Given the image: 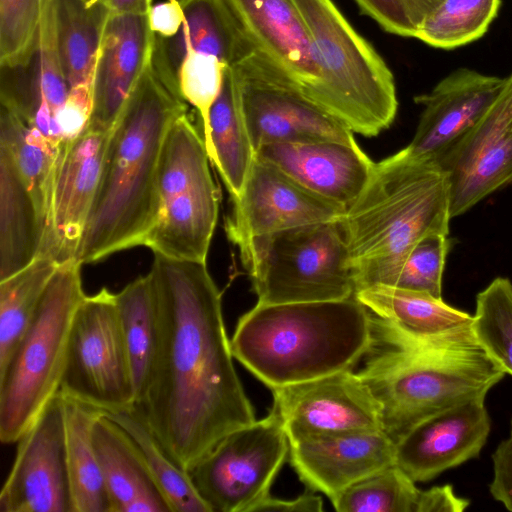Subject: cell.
<instances>
[{
	"label": "cell",
	"instance_id": "7c38bea8",
	"mask_svg": "<svg viewBox=\"0 0 512 512\" xmlns=\"http://www.w3.org/2000/svg\"><path fill=\"white\" fill-rule=\"evenodd\" d=\"M271 391L289 443L383 430L381 406L353 370Z\"/></svg>",
	"mask_w": 512,
	"mask_h": 512
},
{
	"label": "cell",
	"instance_id": "d6986e66",
	"mask_svg": "<svg viewBox=\"0 0 512 512\" xmlns=\"http://www.w3.org/2000/svg\"><path fill=\"white\" fill-rule=\"evenodd\" d=\"M507 79L460 68L429 93L415 97L423 111L415 135L406 146L408 150L433 160L485 115L502 93Z\"/></svg>",
	"mask_w": 512,
	"mask_h": 512
},
{
	"label": "cell",
	"instance_id": "3957f363",
	"mask_svg": "<svg viewBox=\"0 0 512 512\" xmlns=\"http://www.w3.org/2000/svg\"><path fill=\"white\" fill-rule=\"evenodd\" d=\"M372 341L371 313L353 296L257 302L240 317L230 346L233 357L272 390L353 370Z\"/></svg>",
	"mask_w": 512,
	"mask_h": 512
},
{
	"label": "cell",
	"instance_id": "f6af8a7d",
	"mask_svg": "<svg viewBox=\"0 0 512 512\" xmlns=\"http://www.w3.org/2000/svg\"><path fill=\"white\" fill-rule=\"evenodd\" d=\"M184 14L177 0H167L151 7L149 24L152 32L160 37L174 36L180 29Z\"/></svg>",
	"mask_w": 512,
	"mask_h": 512
},
{
	"label": "cell",
	"instance_id": "cb8c5ba5",
	"mask_svg": "<svg viewBox=\"0 0 512 512\" xmlns=\"http://www.w3.org/2000/svg\"><path fill=\"white\" fill-rule=\"evenodd\" d=\"M93 443L110 512H171L138 447L104 412L94 423Z\"/></svg>",
	"mask_w": 512,
	"mask_h": 512
},
{
	"label": "cell",
	"instance_id": "8992f818",
	"mask_svg": "<svg viewBox=\"0 0 512 512\" xmlns=\"http://www.w3.org/2000/svg\"><path fill=\"white\" fill-rule=\"evenodd\" d=\"M311 38L319 80L309 100L353 133L373 137L393 123L398 101L387 64L332 0H292Z\"/></svg>",
	"mask_w": 512,
	"mask_h": 512
},
{
	"label": "cell",
	"instance_id": "d4e9b609",
	"mask_svg": "<svg viewBox=\"0 0 512 512\" xmlns=\"http://www.w3.org/2000/svg\"><path fill=\"white\" fill-rule=\"evenodd\" d=\"M218 211L212 177L165 201L143 246L168 258L206 262Z\"/></svg>",
	"mask_w": 512,
	"mask_h": 512
},
{
	"label": "cell",
	"instance_id": "ffe728a7",
	"mask_svg": "<svg viewBox=\"0 0 512 512\" xmlns=\"http://www.w3.org/2000/svg\"><path fill=\"white\" fill-rule=\"evenodd\" d=\"M299 479L329 499L395 464V443L383 431H365L289 443Z\"/></svg>",
	"mask_w": 512,
	"mask_h": 512
},
{
	"label": "cell",
	"instance_id": "e0dca14e",
	"mask_svg": "<svg viewBox=\"0 0 512 512\" xmlns=\"http://www.w3.org/2000/svg\"><path fill=\"white\" fill-rule=\"evenodd\" d=\"M476 397L421 421L395 443V463L416 483L479 456L491 420Z\"/></svg>",
	"mask_w": 512,
	"mask_h": 512
},
{
	"label": "cell",
	"instance_id": "ab89813d",
	"mask_svg": "<svg viewBox=\"0 0 512 512\" xmlns=\"http://www.w3.org/2000/svg\"><path fill=\"white\" fill-rule=\"evenodd\" d=\"M34 59L36 66L29 72L32 99L38 109L47 103L56 115L69 87L63 72L50 0H46Z\"/></svg>",
	"mask_w": 512,
	"mask_h": 512
},
{
	"label": "cell",
	"instance_id": "9c48e42d",
	"mask_svg": "<svg viewBox=\"0 0 512 512\" xmlns=\"http://www.w3.org/2000/svg\"><path fill=\"white\" fill-rule=\"evenodd\" d=\"M59 392L102 412L136 405L116 293L105 287L85 295L76 310Z\"/></svg>",
	"mask_w": 512,
	"mask_h": 512
},
{
	"label": "cell",
	"instance_id": "60d3db41",
	"mask_svg": "<svg viewBox=\"0 0 512 512\" xmlns=\"http://www.w3.org/2000/svg\"><path fill=\"white\" fill-rule=\"evenodd\" d=\"M225 67L215 56L196 51L187 52L179 65L178 91L181 98L196 109L202 135L207 128L210 108L221 90Z\"/></svg>",
	"mask_w": 512,
	"mask_h": 512
},
{
	"label": "cell",
	"instance_id": "7dc6e473",
	"mask_svg": "<svg viewBox=\"0 0 512 512\" xmlns=\"http://www.w3.org/2000/svg\"><path fill=\"white\" fill-rule=\"evenodd\" d=\"M113 14H148L152 0H103Z\"/></svg>",
	"mask_w": 512,
	"mask_h": 512
},
{
	"label": "cell",
	"instance_id": "b9f144b4",
	"mask_svg": "<svg viewBox=\"0 0 512 512\" xmlns=\"http://www.w3.org/2000/svg\"><path fill=\"white\" fill-rule=\"evenodd\" d=\"M94 78L69 88L55 115L62 142L78 137L88 126L93 113Z\"/></svg>",
	"mask_w": 512,
	"mask_h": 512
},
{
	"label": "cell",
	"instance_id": "f35d334b",
	"mask_svg": "<svg viewBox=\"0 0 512 512\" xmlns=\"http://www.w3.org/2000/svg\"><path fill=\"white\" fill-rule=\"evenodd\" d=\"M46 0H0V66L28 67L36 53Z\"/></svg>",
	"mask_w": 512,
	"mask_h": 512
},
{
	"label": "cell",
	"instance_id": "6da1fadb",
	"mask_svg": "<svg viewBox=\"0 0 512 512\" xmlns=\"http://www.w3.org/2000/svg\"><path fill=\"white\" fill-rule=\"evenodd\" d=\"M158 343L136 405L163 447L188 471L225 436L256 421L233 363L221 293L206 262L154 254Z\"/></svg>",
	"mask_w": 512,
	"mask_h": 512
},
{
	"label": "cell",
	"instance_id": "4316f807",
	"mask_svg": "<svg viewBox=\"0 0 512 512\" xmlns=\"http://www.w3.org/2000/svg\"><path fill=\"white\" fill-rule=\"evenodd\" d=\"M339 512H462L470 501L459 497L452 485L428 490L395 463L344 489L330 499Z\"/></svg>",
	"mask_w": 512,
	"mask_h": 512
},
{
	"label": "cell",
	"instance_id": "8d00e7d4",
	"mask_svg": "<svg viewBox=\"0 0 512 512\" xmlns=\"http://www.w3.org/2000/svg\"><path fill=\"white\" fill-rule=\"evenodd\" d=\"M473 334L486 354L512 376V283L495 278L476 297Z\"/></svg>",
	"mask_w": 512,
	"mask_h": 512
},
{
	"label": "cell",
	"instance_id": "74e56055",
	"mask_svg": "<svg viewBox=\"0 0 512 512\" xmlns=\"http://www.w3.org/2000/svg\"><path fill=\"white\" fill-rule=\"evenodd\" d=\"M449 248L448 235L429 234L419 240L398 263L372 277L366 287L387 285L427 292L442 298V276Z\"/></svg>",
	"mask_w": 512,
	"mask_h": 512
},
{
	"label": "cell",
	"instance_id": "d6a6232c",
	"mask_svg": "<svg viewBox=\"0 0 512 512\" xmlns=\"http://www.w3.org/2000/svg\"><path fill=\"white\" fill-rule=\"evenodd\" d=\"M0 145L11 154L45 229L61 143L50 140L1 106Z\"/></svg>",
	"mask_w": 512,
	"mask_h": 512
},
{
	"label": "cell",
	"instance_id": "484cf974",
	"mask_svg": "<svg viewBox=\"0 0 512 512\" xmlns=\"http://www.w3.org/2000/svg\"><path fill=\"white\" fill-rule=\"evenodd\" d=\"M385 327L409 341L426 343L472 327L473 315L427 292L371 285L355 293Z\"/></svg>",
	"mask_w": 512,
	"mask_h": 512
},
{
	"label": "cell",
	"instance_id": "9a60e30c",
	"mask_svg": "<svg viewBox=\"0 0 512 512\" xmlns=\"http://www.w3.org/2000/svg\"><path fill=\"white\" fill-rule=\"evenodd\" d=\"M111 130L86 128L62 142L38 257L58 264L75 259L98 190Z\"/></svg>",
	"mask_w": 512,
	"mask_h": 512
},
{
	"label": "cell",
	"instance_id": "7bdbcfd3",
	"mask_svg": "<svg viewBox=\"0 0 512 512\" xmlns=\"http://www.w3.org/2000/svg\"><path fill=\"white\" fill-rule=\"evenodd\" d=\"M360 10L374 19L385 31L403 36H416L413 24L403 0H354Z\"/></svg>",
	"mask_w": 512,
	"mask_h": 512
},
{
	"label": "cell",
	"instance_id": "30bf717a",
	"mask_svg": "<svg viewBox=\"0 0 512 512\" xmlns=\"http://www.w3.org/2000/svg\"><path fill=\"white\" fill-rule=\"evenodd\" d=\"M289 448L272 407L265 418L225 436L187 472L211 512H251L269 495Z\"/></svg>",
	"mask_w": 512,
	"mask_h": 512
},
{
	"label": "cell",
	"instance_id": "2e32d148",
	"mask_svg": "<svg viewBox=\"0 0 512 512\" xmlns=\"http://www.w3.org/2000/svg\"><path fill=\"white\" fill-rule=\"evenodd\" d=\"M231 201L225 231L236 246L254 236L340 219L345 213L256 156L241 193Z\"/></svg>",
	"mask_w": 512,
	"mask_h": 512
},
{
	"label": "cell",
	"instance_id": "836d02e7",
	"mask_svg": "<svg viewBox=\"0 0 512 512\" xmlns=\"http://www.w3.org/2000/svg\"><path fill=\"white\" fill-rule=\"evenodd\" d=\"M104 414L115 421L138 447L171 512H211L188 472L169 455L136 406Z\"/></svg>",
	"mask_w": 512,
	"mask_h": 512
},
{
	"label": "cell",
	"instance_id": "ba28073f",
	"mask_svg": "<svg viewBox=\"0 0 512 512\" xmlns=\"http://www.w3.org/2000/svg\"><path fill=\"white\" fill-rule=\"evenodd\" d=\"M340 219L254 236L237 246L258 303L319 302L355 296Z\"/></svg>",
	"mask_w": 512,
	"mask_h": 512
},
{
	"label": "cell",
	"instance_id": "5b68a950",
	"mask_svg": "<svg viewBox=\"0 0 512 512\" xmlns=\"http://www.w3.org/2000/svg\"><path fill=\"white\" fill-rule=\"evenodd\" d=\"M450 219L447 179L432 159L405 147L375 162L363 190L340 219L356 291L425 236L449 235Z\"/></svg>",
	"mask_w": 512,
	"mask_h": 512
},
{
	"label": "cell",
	"instance_id": "1f68e13d",
	"mask_svg": "<svg viewBox=\"0 0 512 512\" xmlns=\"http://www.w3.org/2000/svg\"><path fill=\"white\" fill-rule=\"evenodd\" d=\"M116 303L137 405L145 392L158 343L157 301L151 274L138 277L116 293Z\"/></svg>",
	"mask_w": 512,
	"mask_h": 512
},
{
	"label": "cell",
	"instance_id": "bcb514c9",
	"mask_svg": "<svg viewBox=\"0 0 512 512\" xmlns=\"http://www.w3.org/2000/svg\"><path fill=\"white\" fill-rule=\"evenodd\" d=\"M281 511V512H321L323 501L313 490L309 489L296 499L281 500L267 495L258 502L251 512Z\"/></svg>",
	"mask_w": 512,
	"mask_h": 512
},
{
	"label": "cell",
	"instance_id": "f1b7e54d",
	"mask_svg": "<svg viewBox=\"0 0 512 512\" xmlns=\"http://www.w3.org/2000/svg\"><path fill=\"white\" fill-rule=\"evenodd\" d=\"M43 223L9 151L0 145V281L38 258Z\"/></svg>",
	"mask_w": 512,
	"mask_h": 512
},
{
	"label": "cell",
	"instance_id": "44dd1931",
	"mask_svg": "<svg viewBox=\"0 0 512 512\" xmlns=\"http://www.w3.org/2000/svg\"><path fill=\"white\" fill-rule=\"evenodd\" d=\"M153 41L149 13H111L95 66L93 113L87 128H113L152 58Z\"/></svg>",
	"mask_w": 512,
	"mask_h": 512
},
{
	"label": "cell",
	"instance_id": "e575fe53",
	"mask_svg": "<svg viewBox=\"0 0 512 512\" xmlns=\"http://www.w3.org/2000/svg\"><path fill=\"white\" fill-rule=\"evenodd\" d=\"M58 265L50 258L38 257L0 281V369L30 325Z\"/></svg>",
	"mask_w": 512,
	"mask_h": 512
},
{
	"label": "cell",
	"instance_id": "8fae6325",
	"mask_svg": "<svg viewBox=\"0 0 512 512\" xmlns=\"http://www.w3.org/2000/svg\"><path fill=\"white\" fill-rule=\"evenodd\" d=\"M233 68L255 152L278 142L356 141L349 128L305 97L258 53Z\"/></svg>",
	"mask_w": 512,
	"mask_h": 512
},
{
	"label": "cell",
	"instance_id": "5bb4252c",
	"mask_svg": "<svg viewBox=\"0 0 512 512\" xmlns=\"http://www.w3.org/2000/svg\"><path fill=\"white\" fill-rule=\"evenodd\" d=\"M0 512H72L60 392L17 441L0 492Z\"/></svg>",
	"mask_w": 512,
	"mask_h": 512
},
{
	"label": "cell",
	"instance_id": "d590c367",
	"mask_svg": "<svg viewBox=\"0 0 512 512\" xmlns=\"http://www.w3.org/2000/svg\"><path fill=\"white\" fill-rule=\"evenodd\" d=\"M500 0H445L418 26L415 38L454 49L482 37L496 17Z\"/></svg>",
	"mask_w": 512,
	"mask_h": 512
},
{
	"label": "cell",
	"instance_id": "83f0119b",
	"mask_svg": "<svg viewBox=\"0 0 512 512\" xmlns=\"http://www.w3.org/2000/svg\"><path fill=\"white\" fill-rule=\"evenodd\" d=\"M203 137L210 161L216 167L231 199L237 197L254 162L255 149L233 67H225L221 90L210 108Z\"/></svg>",
	"mask_w": 512,
	"mask_h": 512
},
{
	"label": "cell",
	"instance_id": "4fadbf2b",
	"mask_svg": "<svg viewBox=\"0 0 512 512\" xmlns=\"http://www.w3.org/2000/svg\"><path fill=\"white\" fill-rule=\"evenodd\" d=\"M433 161L447 179L451 218L512 181V75L485 115Z\"/></svg>",
	"mask_w": 512,
	"mask_h": 512
},
{
	"label": "cell",
	"instance_id": "7402d4cb",
	"mask_svg": "<svg viewBox=\"0 0 512 512\" xmlns=\"http://www.w3.org/2000/svg\"><path fill=\"white\" fill-rule=\"evenodd\" d=\"M256 52L309 99L319 68L306 25L292 0H226Z\"/></svg>",
	"mask_w": 512,
	"mask_h": 512
},
{
	"label": "cell",
	"instance_id": "f546056e",
	"mask_svg": "<svg viewBox=\"0 0 512 512\" xmlns=\"http://www.w3.org/2000/svg\"><path fill=\"white\" fill-rule=\"evenodd\" d=\"M63 72L71 88L94 78L111 11L103 0H50Z\"/></svg>",
	"mask_w": 512,
	"mask_h": 512
},
{
	"label": "cell",
	"instance_id": "52a82bcc",
	"mask_svg": "<svg viewBox=\"0 0 512 512\" xmlns=\"http://www.w3.org/2000/svg\"><path fill=\"white\" fill-rule=\"evenodd\" d=\"M82 264H59L39 307L0 369V440L16 443L59 392L76 310L86 295Z\"/></svg>",
	"mask_w": 512,
	"mask_h": 512
},
{
	"label": "cell",
	"instance_id": "ac0fdd59",
	"mask_svg": "<svg viewBox=\"0 0 512 512\" xmlns=\"http://www.w3.org/2000/svg\"><path fill=\"white\" fill-rule=\"evenodd\" d=\"M255 156L344 211L363 190L375 163L356 141L332 139L264 144Z\"/></svg>",
	"mask_w": 512,
	"mask_h": 512
},
{
	"label": "cell",
	"instance_id": "7a4b0ae2",
	"mask_svg": "<svg viewBox=\"0 0 512 512\" xmlns=\"http://www.w3.org/2000/svg\"><path fill=\"white\" fill-rule=\"evenodd\" d=\"M187 108L151 58L111 129L76 261L96 263L144 245L160 211L158 169L163 143L174 120Z\"/></svg>",
	"mask_w": 512,
	"mask_h": 512
},
{
	"label": "cell",
	"instance_id": "c3c4849f",
	"mask_svg": "<svg viewBox=\"0 0 512 512\" xmlns=\"http://www.w3.org/2000/svg\"><path fill=\"white\" fill-rule=\"evenodd\" d=\"M413 24L421 22L445 0H403Z\"/></svg>",
	"mask_w": 512,
	"mask_h": 512
},
{
	"label": "cell",
	"instance_id": "ee69618b",
	"mask_svg": "<svg viewBox=\"0 0 512 512\" xmlns=\"http://www.w3.org/2000/svg\"><path fill=\"white\" fill-rule=\"evenodd\" d=\"M493 479L489 491L493 498L512 511V419L509 437L492 454Z\"/></svg>",
	"mask_w": 512,
	"mask_h": 512
},
{
	"label": "cell",
	"instance_id": "603a6c76",
	"mask_svg": "<svg viewBox=\"0 0 512 512\" xmlns=\"http://www.w3.org/2000/svg\"><path fill=\"white\" fill-rule=\"evenodd\" d=\"M177 1L184 14L183 23L172 37L154 34L152 63L178 94L177 71L187 52L215 56L230 67L257 53L226 0Z\"/></svg>",
	"mask_w": 512,
	"mask_h": 512
},
{
	"label": "cell",
	"instance_id": "4dcf8cb0",
	"mask_svg": "<svg viewBox=\"0 0 512 512\" xmlns=\"http://www.w3.org/2000/svg\"><path fill=\"white\" fill-rule=\"evenodd\" d=\"M62 398L72 512H110L93 443V426L103 412L75 399Z\"/></svg>",
	"mask_w": 512,
	"mask_h": 512
},
{
	"label": "cell",
	"instance_id": "277c9868",
	"mask_svg": "<svg viewBox=\"0 0 512 512\" xmlns=\"http://www.w3.org/2000/svg\"><path fill=\"white\" fill-rule=\"evenodd\" d=\"M357 372L379 402L383 431L396 443L421 421L456 404L486 397L505 372L477 342L472 327L418 343L374 326Z\"/></svg>",
	"mask_w": 512,
	"mask_h": 512
}]
</instances>
